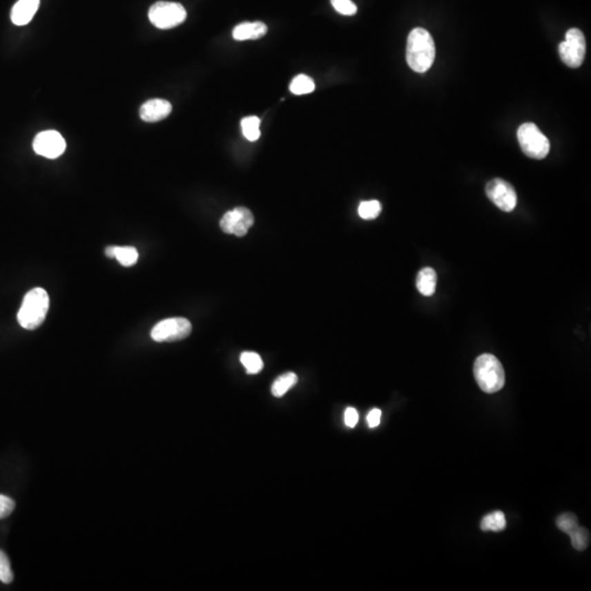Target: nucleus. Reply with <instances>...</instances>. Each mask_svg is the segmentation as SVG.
<instances>
[{
  "mask_svg": "<svg viewBox=\"0 0 591 591\" xmlns=\"http://www.w3.org/2000/svg\"><path fill=\"white\" fill-rule=\"evenodd\" d=\"M333 8L338 11V14L343 16H354L357 12V6L351 0H331Z\"/></svg>",
  "mask_w": 591,
  "mask_h": 591,
  "instance_id": "23",
  "label": "nucleus"
},
{
  "mask_svg": "<svg viewBox=\"0 0 591 591\" xmlns=\"http://www.w3.org/2000/svg\"><path fill=\"white\" fill-rule=\"evenodd\" d=\"M518 142L525 156L541 160L550 153V142L533 123H525L517 132Z\"/></svg>",
  "mask_w": 591,
  "mask_h": 591,
  "instance_id": "4",
  "label": "nucleus"
},
{
  "mask_svg": "<svg viewBox=\"0 0 591 591\" xmlns=\"http://www.w3.org/2000/svg\"><path fill=\"white\" fill-rule=\"evenodd\" d=\"M298 382V377L293 372H287L274 381L272 385V394L276 398H282Z\"/></svg>",
  "mask_w": 591,
  "mask_h": 591,
  "instance_id": "15",
  "label": "nucleus"
},
{
  "mask_svg": "<svg viewBox=\"0 0 591 591\" xmlns=\"http://www.w3.org/2000/svg\"><path fill=\"white\" fill-rule=\"evenodd\" d=\"M417 291L423 296H433L437 287V274L432 267L420 269L416 278Z\"/></svg>",
  "mask_w": 591,
  "mask_h": 591,
  "instance_id": "14",
  "label": "nucleus"
},
{
  "mask_svg": "<svg viewBox=\"0 0 591 591\" xmlns=\"http://www.w3.org/2000/svg\"><path fill=\"white\" fill-rule=\"evenodd\" d=\"M381 213L380 202L372 200V201H365L359 204L358 215L365 220H376Z\"/></svg>",
  "mask_w": 591,
  "mask_h": 591,
  "instance_id": "21",
  "label": "nucleus"
},
{
  "mask_svg": "<svg viewBox=\"0 0 591 591\" xmlns=\"http://www.w3.org/2000/svg\"><path fill=\"white\" fill-rule=\"evenodd\" d=\"M14 502L5 495H0V519L8 517L14 512Z\"/></svg>",
  "mask_w": 591,
  "mask_h": 591,
  "instance_id": "26",
  "label": "nucleus"
},
{
  "mask_svg": "<svg viewBox=\"0 0 591 591\" xmlns=\"http://www.w3.org/2000/svg\"><path fill=\"white\" fill-rule=\"evenodd\" d=\"M559 53L566 66L570 68L581 66L586 56V40L583 32L575 28L568 30L564 42L559 46Z\"/></svg>",
  "mask_w": 591,
  "mask_h": 591,
  "instance_id": "6",
  "label": "nucleus"
},
{
  "mask_svg": "<svg viewBox=\"0 0 591 591\" xmlns=\"http://www.w3.org/2000/svg\"><path fill=\"white\" fill-rule=\"evenodd\" d=\"M114 259L123 267H130L137 263L138 251L134 246H117L114 249Z\"/></svg>",
  "mask_w": 591,
  "mask_h": 591,
  "instance_id": "17",
  "label": "nucleus"
},
{
  "mask_svg": "<svg viewBox=\"0 0 591 591\" xmlns=\"http://www.w3.org/2000/svg\"><path fill=\"white\" fill-rule=\"evenodd\" d=\"M358 412L354 407H349L345 411V424L347 427L354 428L358 423Z\"/></svg>",
  "mask_w": 591,
  "mask_h": 591,
  "instance_id": "27",
  "label": "nucleus"
},
{
  "mask_svg": "<svg viewBox=\"0 0 591 591\" xmlns=\"http://www.w3.org/2000/svg\"><path fill=\"white\" fill-rule=\"evenodd\" d=\"M50 309V297L45 289L33 288L24 296L18 312V322L26 330H35L45 321Z\"/></svg>",
  "mask_w": 591,
  "mask_h": 591,
  "instance_id": "2",
  "label": "nucleus"
},
{
  "mask_svg": "<svg viewBox=\"0 0 591 591\" xmlns=\"http://www.w3.org/2000/svg\"><path fill=\"white\" fill-rule=\"evenodd\" d=\"M267 24L263 22H243L233 29V37L237 41L258 40L267 35Z\"/></svg>",
  "mask_w": 591,
  "mask_h": 591,
  "instance_id": "13",
  "label": "nucleus"
},
{
  "mask_svg": "<svg viewBox=\"0 0 591 591\" xmlns=\"http://www.w3.org/2000/svg\"><path fill=\"white\" fill-rule=\"evenodd\" d=\"M475 380L481 390L492 394L502 390L505 385V370L502 362L492 354H483L475 360L473 367Z\"/></svg>",
  "mask_w": 591,
  "mask_h": 591,
  "instance_id": "3",
  "label": "nucleus"
},
{
  "mask_svg": "<svg viewBox=\"0 0 591 591\" xmlns=\"http://www.w3.org/2000/svg\"><path fill=\"white\" fill-rule=\"evenodd\" d=\"M0 581L5 583H10L14 581V574L11 570L10 562L8 557L0 551Z\"/></svg>",
  "mask_w": 591,
  "mask_h": 591,
  "instance_id": "25",
  "label": "nucleus"
},
{
  "mask_svg": "<svg viewBox=\"0 0 591 591\" xmlns=\"http://www.w3.org/2000/svg\"><path fill=\"white\" fill-rule=\"evenodd\" d=\"M568 536H570L574 549L578 550V551H585L589 547L590 534L586 529L581 528L578 525L577 528L572 531Z\"/></svg>",
  "mask_w": 591,
  "mask_h": 591,
  "instance_id": "22",
  "label": "nucleus"
},
{
  "mask_svg": "<svg viewBox=\"0 0 591 591\" xmlns=\"http://www.w3.org/2000/svg\"><path fill=\"white\" fill-rule=\"evenodd\" d=\"M486 195L499 209L510 213L517 206V193L505 180L494 179L486 185Z\"/></svg>",
  "mask_w": 591,
  "mask_h": 591,
  "instance_id": "8",
  "label": "nucleus"
},
{
  "mask_svg": "<svg viewBox=\"0 0 591 591\" xmlns=\"http://www.w3.org/2000/svg\"><path fill=\"white\" fill-rule=\"evenodd\" d=\"M435 56V42L427 30L416 28L409 32L407 44V61L409 68L418 74H424L433 65Z\"/></svg>",
  "mask_w": 591,
  "mask_h": 591,
  "instance_id": "1",
  "label": "nucleus"
},
{
  "mask_svg": "<svg viewBox=\"0 0 591 591\" xmlns=\"http://www.w3.org/2000/svg\"><path fill=\"white\" fill-rule=\"evenodd\" d=\"M148 17L158 29L168 30L177 27L186 19V10L181 3L158 1L149 9Z\"/></svg>",
  "mask_w": 591,
  "mask_h": 591,
  "instance_id": "5",
  "label": "nucleus"
},
{
  "mask_svg": "<svg viewBox=\"0 0 591 591\" xmlns=\"http://www.w3.org/2000/svg\"><path fill=\"white\" fill-rule=\"evenodd\" d=\"M172 106L169 101L162 99H153L140 106V119L148 123H156L169 117Z\"/></svg>",
  "mask_w": 591,
  "mask_h": 591,
  "instance_id": "11",
  "label": "nucleus"
},
{
  "mask_svg": "<svg viewBox=\"0 0 591 591\" xmlns=\"http://www.w3.org/2000/svg\"><path fill=\"white\" fill-rule=\"evenodd\" d=\"M254 217L246 207H235L222 216L220 228L222 231L237 237H244L249 229L253 226Z\"/></svg>",
  "mask_w": 591,
  "mask_h": 591,
  "instance_id": "9",
  "label": "nucleus"
},
{
  "mask_svg": "<svg viewBox=\"0 0 591 591\" xmlns=\"http://www.w3.org/2000/svg\"><path fill=\"white\" fill-rule=\"evenodd\" d=\"M39 7L40 0H19L11 10V20L16 26H26L37 14Z\"/></svg>",
  "mask_w": 591,
  "mask_h": 591,
  "instance_id": "12",
  "label": "nucleus"
},
{
  "mask_svg": "<svg viewBox=\"0 0 591 591\" xmlns=\"http://www.w3.org/2000/svg\"><path fill=\"white\" fill-rule=\"evenodd\" d=\"M291 93L293 95H308L311 93L316 89V84L313 79L310 78L307 75H298L291 80V86H289Z\"/></svg>",
  "mask_w": 591,
  "mask_h": 591,
  "instance_id": "18",
  "label": "nucleus"
},
{
  "mask_svg": "<svg viewBox=\"0 0 591 591\" xmlns=\"http://www.w3.org/2000/svg\"><path fill=\"white\" fill-rule=\"evenodd\" d=\"M192 332V324L184 318H170L157 323L151 336L155 342H177L188 338Z\"/></svg>",
  "mask_w": 591,
  "mask_h": 591,
  "instance_id": "7",
  "label": "nucleus"
},
{
  "mask_svg": "<svg viewBox=\"0 0 591 591\" xmlns=\"http://www.w3.org/2000/svg\"><path fill=\"white\" fill-rule=\"evenodd\" d=\"M241 364L246 368L249 375H256L264 367V362L261 356L254 351H244L240 356Z\"/></svg>",
  "mask_w": 591,
  "mask_h": 591,
  "instance_id": "19",
  "label": "nucleus"
},
{
  "mask_svg": "<svg viewBox=\"0 0 591 591\" xmlns=\"http://www.w3.org/2000/svg\"><path fill=\"white\" fill-rule=\"evenodd\" d=\"M33 149L40 156L48 159L59 158L66 149V142L56 130H45L37 135Z\"/></svg>",
  "mask_w": 591,
  "mask_h": 591,
  "instance_id": "10",
  "label": "nucleus"
},
{
  "mask_svg": "<svg viewBox=\"0 0 591 591\" xmlns=\"http://www.w3.org/2000/svg\"><path fill=\"white\" fill-rule=\"evenodd\" d=\"M261 119L258 117H246L241 121V130L246 139L250 142H256L261 136L260 130Z\"/></svg>",
  "mask_w": 591,
  "mask_h": 591,
  "instance_id": "20",
  "label": "nucleus"
},
{
  "mask_svg": "<svg viewBox=\"0 0 591 591\" xmlns=\"http://www.w3.org/2000/svg\"><path fill=\"white\" fill-rule=\"evenodd\" d=\"M557 528L570 534L578 527L577 518L573 514H564L560 516L556 521Z\"/></svg>",
  "mask_w": 591,
  "mask_h": 591,
  "instance_id": "24",
  "label": "nucleus"
},
{
  "mask_svg": "<svg viewBox=\"0 0 591 591\" xmlns=\"http://www.w3.org/2000/svg\"><path fill=\"white\" fill-rule=\"evenodd\" d=\"M381 420V411L380 409H374L370 411L369 414L367 416V423L368 426L370 428H375L377 426H379L380 424Z\"/></svg>",
  "mask_w": 591,
  "mask_h": 591,
  "instance_id": "28",
  "label": "nucleus"
},
{
  "mask_svg": "<svg viewBox=\"0 0 591 591\" xmlns=\"http://www.w3.org/2000/svg\"><path fill=\"white\" fill-rule=\"evenodd\" d=\"M507 521L503 512H494L490 515L485 516L481 521V529L483 531H498L506 528Z\"/></svg>",
  "mask_w": 591,
  "mask_h": 591,
  "instance_id": "16",
  "label": "nucleus"
},
{
  "mask_svg": "<svg viewBox=\"0 0 591 591\" xmlns=\"http://www.w3.org/2000/svg\"><path fill=\"white\" fill-rule=\"evenodd\" d=\"M114 249H115V246H106V255L110 259H114Z\"/></svg>",
  "mask_w": 591,
  "mask_h": 591,
  "instance_id": "29",
  "label": "nucleus"
}]
</instances>
